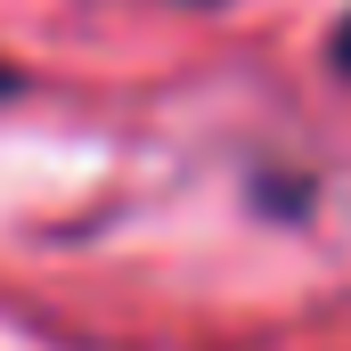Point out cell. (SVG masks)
<instances>
[{
	"label": "cell",
	"mask_w": 351,
	"mask_h": 351,
	"mask_svg": "<svg viewBox=\"0 0 351 351\" xmlns=\"http://www.w3.org/2000/svg\"><path fill=\"white\" fill-rule=\"evenodd\" d=\"M335 66H343V74H351V16H343V25H335Z\"/></svg>",
	"instance_id": "6da1fadb"
},
{
	"label": "cell",
	"mask_w": 351,
	"mask_h": 351,
	"mask_svg": "<svg viewBox=\"0 0 351 351\" xmlns=\"http://www.w3.org/2000/svg\"><path fill=\"white\" fill-rule=\"evenodd\" d=\"M16 90H25V82H16V74H8V66H0V98H16Z\"/></svg>",
	"instance_id": "7a4b0ae2"
}]
</instances>
